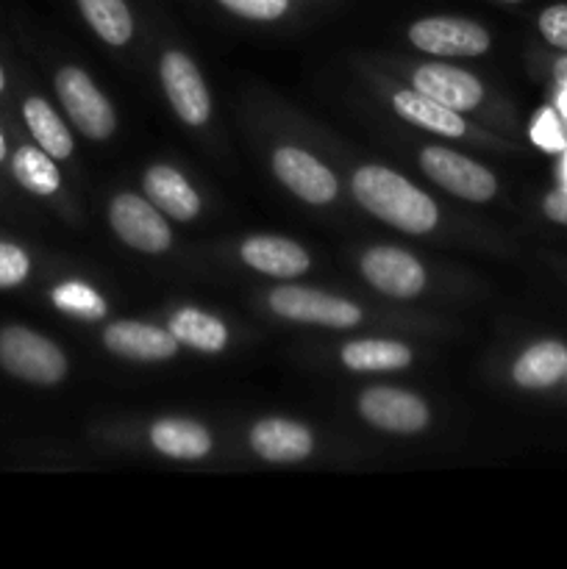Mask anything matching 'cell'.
<instances>
[{
    "mask_svg": "<svg viewBox=\"0 0 567 569\" xmlns=\"http://www.w3.org/2000/svg\"><path fill=\"white\" fill-rule=\"evenodd\" d=\"M22 117L44 153H50L53 159H67L72 153L70 131L64 128L61 117L50 109V103H44L42 98H28L22 103Z\"/></svg>",
    "mask_w": 567,
    "mask_h": 569,
    "instance_id": "obj_21",
    "label": "cell"
},
{
    "mask_svg": "<svg viewBox=\"0 0 567 569\" xmlns=\"http://www.w3.org/2000/svg\"><path fill=\"white\" fill-rule=\"evenodd\" d=\"M342 361L356 372H387L400 370L411 361V350L400 342L384 339H361L342 348Z\"/></svg>",
    "mask_w": 567,
    "mask_h": 569,
    "instance_id": "obj_20",
    "label": "cell"
},
{
    "mask_svg": "<svg viewBox=\"0 0 567 569\" xmlns=\"http://www.w3.org/2000/svg\"><path fill=\"white\" fill-rule=\"evenodd\" d=\"M565 376H567V372H565Z\"/></svg>",
    "mask_w": 567,
    "mask_h": 569,
    "instance_id": "obj_34",
    "label": "cell"
},
{
    "mask_svg": "<svg viewBox=\"0 0 567 569\" xmlns=\"http://www.w3.org/2000/svg\"><path fill=\"white\" fill-rule=\"evenodd\" d=\"M6 159V137H3V131H0V161Z\"/></svg>",
    "mask_w": 567,
    "mask_h": 569,
    "instance_id": "obj_31",
    "label": "cell"
},
{
    "mask_svg": "<svg viewBox=\"0 0 567 569\" xmlns=\"http://www.w3.org/2000/svg\"><path fill=\"white\" fill-rule=\"evenodd\" d=\"M409 39L434 56H478L489 48V33L461 17H426L409 28Z\"/></svg>",
    "mask_w": 567,
    "mask_h": 569,
    "instance_id": "obj_7",
    "label": "cell"
},
{
    "mask_svg": "<svg viewBox=\"0 0 567 569\" xmlns=\"http://www.w3.org/2000/svg\"><path fill=\"white\" fill-rule=\"evenodd\" d=\"M161 83H165L167 100L172 103L176 114L189 126H203L209 120L211 100L198 67L183 53H167L161 59Z\"/></svg>",
    "mask_w": 567,
    "mask_h": 569,
    "instance_id": "obj_8",
    "label": "cell"
},
{
    "mask_svg": "<svg viewBox=\"0 0 567 569\" xmlns=\"http://www.w3.org/2000/svg\"><path fill=\"white\" fill-rule=\"evenodd\" d=\"M145 192L150 203L170 214L172 220H192L200 211V200L187 178L172 167H150L145 172Z\"/></svg>",
    "mask_w": 567,
    "mask_h": 569,
    "instance_id": "obj_16",
    "label": "cell"
},
{
    "mask_svg": "<svg viewBox=\"0 0 567 569\" xmlns=\"http://www.w3.org/2000/svg\"><path fill=\"white\" fill-rule=\"evenodd\" d=\"M415 89L454 111L476 109L484 98V87L476 76L448 64H422L415 72Z\"/></svg>",
    "mask_w": 567,
    "mask_h": 569,
    "instance_id": "obj_12",
    "label": "cell"
},
{
    "mask_svg": "<svg viewBox=\"0 0 567 569\" xmlns=\"http://www.w3.org/2000/svg\"><path fill=\"white\" fill-rule=\"evenodd\" d=\"M170 333L176 342L189 345L195 350L206 353H220L228 342V331L217 317L203 315L198 309H181L170 322Z\"/></svg>",
    "mask_w": 567,
    "mask_h": 569,
    "instance_id": "obj_22",
    "label": "cell"
},
{
    "mask_svg": "<svg viewBox=\"0 0 567 569\" xmlns=\"http://www.w3.org/2000/svg\"><path fill=\"white\" fill-rule=\"evenodd\" d=\"M539 31L556 48L567 50V6H550L539 14Z\"/></svg>",
    "mask_w": 567,
    "mask_h": 569,
    "instance_id": "obj_28",
    "label": "cell"
},
{
    "mask_svg": "<svg viewBox=\"0 0 567 569\" xmlns=\"http://www.w3.org/2000/svg\"><path fill=\"white\" fill-rule=\"evenodd\" d=\"M11 172L33 194H53L61 183L53 156L44 153L42 148H33V144L17 150L14 159H11Z\"/></svg>",
    "mask_w": 567,
    "mask_h": 569,
    "instance_id": "obj_23",
    "label": "cell"
},
{
    "mask_svg": "<svg viewBox=\"0 0 567 569\" xmlns=\"http://www.w3.org/2000/svg\"><path fill=\"white\" fill-rule=\"evenodd\" d=\"M354 194L370 214L406 233H426L437 226V206L387 167H361L354 176Z\"/></svg>",
    "mask_w": 567,
    "mask_h": 569,
    "instance_id": "obj_1",
    "label": "cell"
},
{
    "mask_svg": "<svg viewBox=\"0 0 567 569\" xmlns=\"http://www.w3.org/2000/svg\"><path fill=\"white\" fill-rule=\"evenodd\" d=\"M420 164L426 176L450 194H459L465 200H476L484 203L495 194L498 183L489 170H484L476 161L465 159V156L454 153L445 148H426L420 156Z\"/></svg>",
    "mask_w": 567,
    "mask_h": 569,
    "instance_id": "obj_5",
    "label": "cell"
},
{
    "mask_svg": "<svg viewBox=\"0 0 567 569\" xmlns=\"http://www.w3.org/2000/svg\"><path fill=\"white\" fill-rule=\"evenodd\" d=\"M506 3H517V0H506Z\"/></svg>",
    "mask_w": 567,
    "mask_h": 569,
    "instance_id": "obj_33",
    "label": "cell"
},
{
    "mask_svg": "<svg viewBox=\"0 0 567 569\" xmlns=\"http://www.w3.org/2000/svg\"><path fill=\"white\" fill-rule=\"evenodd\" d=\"M3 87H6V76H3V70H0V92H3Z\"/></svg>",
    "mask_w": 567,
    "mask_h": 569,
    "instance_id": "obj_32",
    "label": "cell"
},
{
    "mask_svg": "<svg viewBox=\"0 0 567 569\" xmlns=\"http://www.w3.org/2000/svg\"><path fill=\"white\" fill-rule=\"evenodd\" d=\"M359 411L376 428L395 433H417L428 426V409L417 395L400 389H367L359 400Z\"/></svg>",
    "mask_w": 567,
    "mask_h": 569,
    "instance_id": "obj_9",
    "label": "cell"
},
{
    "mask_svg": "<svg viewBox=\"0 0 567 569\" xmlns=\"http://www.w3.org/2000/svg\"><path fill=\"white\" fill-rule=\"evenodd\" d=\"M0 365L14 378L31 383H59L67 372V359L50 339L9 326L0 331Z\"/></svg>",
    "mask_w": 567,
    "mask_h": 569,
    "instance_id": "obj_2",
    "label": "cell"
},
{
    "mask_svg": "<svg viewBox=\"0 0 567 569\" xmlns=\"http://www.w3.org/2000/svg\"><path fill=\"white\" fill-rule=\"evenodd\" d=\"M150 442L159 453L172 459H200L211 450V437L203 426L189 420H161L150 431Z\"/></svg>",
    "mask_w": 567,
    "mask_h": 569,
    "instance_id": "obj_19",
    "label": "cell"
},
{
    "mask_svg": "<svg viewBox=\"0 0 567 569\" xmlns=\"http://www.w3.org/2000/svg\"><path fill=\"white\" fill-rule=\"evenodd\" d=\"M53 303L61 311H70V315L83 317V320H100L106 315V303L94 289H89L87 283H61L53 289Z\"/></svg>",
    "mask_w": 567,
    "mask_h": 569,
    "instance_id": "obj_25",
    "label": "cell"
},
{
    "mask_svg": "<svg viewBox=\"0 0 567 569\" xmlns=\"http://www.w3.org/2000/svg\"><path fill=\"white\" fill-rule=\"evenodd\" d=\"M276 176L306 203H331L337 198V178L315 156L300 148H278L272 156Z\"/></svg>",
    "mask_w": 567,
    "mask_h": 569,
    "instance_id": "obj_10",
    "label": "cell"
},
{
    "mask_svg": "<svg viewBox=\"0 0 567 569\" xmlns=\"http://www.w3.org/2000/svg\"><path fill=\"white\" fill-rule=\"evenodd\" d=\"M242 259L253 270L276 278H295L309 270V256L300 244L278 237H253L242 244Z\"/></svg>",
    "mask_w": 567,
    "mask_h": 569,
    "instance_id": "obj_15",
    "label": "cell"
},
{
    "mask_svg": "<svg viewBox=\"0 0 567 569\" xmlns=\"http://www.w3.org/2000/svg\"><path fill=\"white\" fill-rule=\"evenodd\" d=\"M56 92H59L61 106L78 126V131L87 133L89 139L111 137L117 126L115 111L87 72L78 70V67H64L56 76Z\"/></svg>",
    "mask_w": 567,
    "mask_h": 569,
    "instance_id": "obj_3",
    "label": "cell"
},
{
    "mask_svg": "<svg viewBox=\"0 0 567 569\" xmlns=\"http://www.w3.org/2000/svg\"><path fill=\"white\" fill-rule=\"evenodd\" d=\"M220 3L250 20H276L289 9V0H220Z\"/></svg>",
    "mask_w": 567,
    "mask_h": 569,
    "instance_id": "obj_27",
    "label": "cell"
},
{
    "mask_svg": "<svg viewBox=\"0 0 567 569\" xmlns=\"http://www.w3.org/2000/svg\"><path fill=\"white\" fill-rule=\"evenodd\" d=\"M103 342L111 353L137 361H161L176 356L178 342L170 331L148 326V322H115L106 328Z\"/></svg>",
    "mask_w": 567,
    "mask_h": 569,
    "instance_id": "obj_13",
    "label": "cell"
},
{
    "mask_svg": "<svg viewBox=\"0 0 567 569\" xmlns=\"http://www.w3.org/2000/svg\"><path fill=\"white\" fill-rule=\"evenodd\" d=\"M567 372V348L559 342H539L528 348L526 353L517 359L515 381L526 389H543L559 381Z\"/></svg>",
    "mask_w": 567,
    "mask_h": 569,
    "instance_id": "obj_18",
    "label": "cell"
},
{
    "mask_svg": "<svg viewBox=\"0 0 567 569\" xmlns=\"http://www.w3.org/2000/svg\"><path fill=\"white\" fill-rule=\"evenodd\" d=\"M250 445L267 461H300L311 453V433L298 422L261 420L250 431Z\"/></svg>",
    "mask_w": 567,
    "mask_h": 569,
    "instance_id": "obj_14",
    "label": "cell"
},
{
    "mask_svg": "<svg viewBox=\"0 0 567 569\" xmlns=\"http://www.w3.org/2000/svg\"><path fill=\"white\" fill-rule=\"evenodd\" d=\"M28 270H31V261H28L26 250L11 242H0V289L26 281Z\"/></svg>",
    "mask_w": 567,
    "mask_h": 569,
    "instance_id": "obj_26",
    "label": "cell"
},
{
    "mask_svg": "<svg viewBox=\"0 0 567 569\" xmlns=\"http://www.w3.org/2000/svg\"><path fill=\"white\" fill-rule=\"evenodd\" d=\"M109 220L117 237L126 244H131V248L145 250V253H161V250L170 248V228H167L159 211L145 198H137V194L128 192L117 194L111 200Z\"/></svg>",
    "mask_w": 567,
    "mask_h": 569,
    "instance_id": "obj_6",
    "label": "cell"
},
{
    "mask_svg": "<svg viewBox=\"0 0 567 569\" xmlns=\"http://www.w3.org/2000/svg\"><path fill=\"white\" fill-rule=\"evenodd\" d=\"M534 139H537V142L543 144L545 150H559L561 148L559 126H556V117L550 114V111H543V114H539L537 126H534Z\"/></svg>",
    "mask_w": 567,
    "mask_h": 569,
    "instance_id": "obj_29",
    "label": "cell"
},
{
    "mask_svg": "<svg viewBox=\"0 0 567 569\" xmlns=\"http://www.w3.org/2000/svg\"><path fill=\"white\" fill-rule=\"evenodd\" d=\"M361 272L372 287L392 298H415L426 287L420 261L398 248H372L361 259Z\"/></svg>",
    "mask_w": 567,
    "mask_h": 569,
    "instance_id": "obj_11",
    "label": "cell"
},
{
    "mask_svg": "<svg viewBox=\"0 0 567 569\" xmlns=\"http://www.w3.org/2000/svg\"><path fill=\"white\" fill-rule=\"evenodd\" d=\"M270 306L276 315L287 317V320L315 322V326L328 328H350L361 320V311L348 300L304 287L272 289Z\"/></svg>",
    "mask_w": 567,
    "mask_h": 569,
    "instance_id": "obj_4",
    "label": "cell"
},
{
    "mask_svg": "<svg viewBox=\"0 0 567 569\" xmlns=\"http://www.w3.org/2000/svg\"><path fill=\"white\" fill-rule=\"evenodd\" d=\"M89 26L109 44H126L133 33L131 11L126 0H78Z\"/></svg>",
    "mask_w": 567,
    "mask_h": 569,
    "instance_id": "obj_24",
    "label": "cell"
},
{
    "mask_svg": "<svg viewBox=\"0 0 567 569\" xmlns=\"http://www.w3.org/2000/svg\"><path fill=\"white\" fill-rule=\"evenodd\" d=\"M395 111L400 117H406L415 126L428 128V131H437L442 137H461L467 131L465 120L459 117V111L448 109V106L437 103L428 94L417 92V89H409V92H398L392 98Z\"/></svg>",
    "mask_w": 567,
    "mask_h": 569,
    "instance_id": "obj_17",
    "label": "cell"
},
{
    "mask_svg": "<svg viewBox=\"0 0 567 569\" xmlns=\"http://www.w3.org/2000/svg\"><path fill=\"white\" fill-rule=\"evenodd\" d=\"M545 214H548L554 222L567 226V189L550 192L548 198H545Z\"/></svg>",
    "mask_w": 567,
    "mask_h": 569,
    "instance_id": "obj_30",
    "label": "cell"
}]
</instances>
